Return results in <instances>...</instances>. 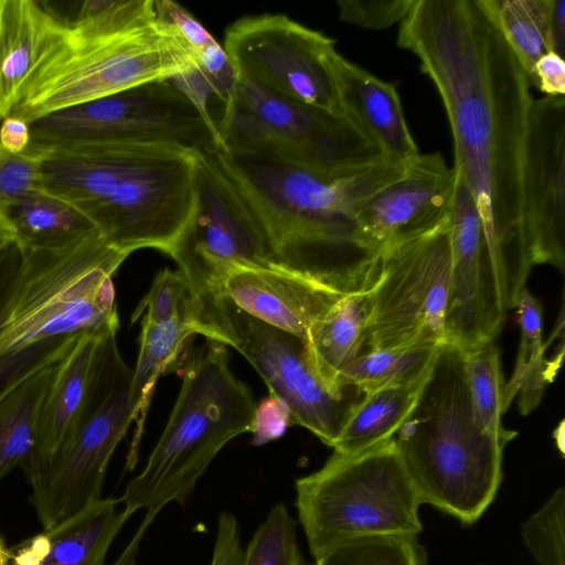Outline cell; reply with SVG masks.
<instances>
[{
	"mask_svg": "<svg viewBox=\"0 0 565 565\" xmlns=\"http://www.w3.org/2000/svg\"><path fill=\"white\" fill-rule=\"evenodd\" d=\"M255 408L252 392L230 369L226 345L207 340L186 362L167 425L120 498L124 510L132 515L183 504L220 450L250 433Z\"/></svg>",
	"mask_w": 565,
	"mask_h": 565,
	"instance_id": "8992f818",
	"label": "cell"
},
{
	"mask_svg": "<svg viewBox=\"0 0 565 565\" xmlns=\"http://www.w3.org/2000/svg\"><path fill=\"white\" fill-rule=\"evenodd\" d=\"M333 72L343 114L383 156L409 161L419 154L395 87L349 62L339 53Z\"/></svg>",
	"mask_w": 565,
	"mask_h": 565,
	"instance_id": "44dd1931",
	"label": "cell"
},
{
	"mask_svg": "<svg viewBox=\"0 0 565 565\" xmlns=\"http://www.w3.org/2000/svg\"><path fill=\"white\" fill-rule=\"evenodd\" d=\"M117 344L96 402L74 437L31 481L30 501L44 531L102 498L110 458L132 423V371Z\"/></svg>",
	"mask_w": 565,
	"mask_h": 565,
	"instance_id": "4fadbf2b",
	"label": "cell"
},
{
	"mask_svg": "<svg viewBox=\"0 0 565 565\" xmlns=\"http://www.w3.org/2000/svg\"><path fill=\"white\" fill-rule=\"evenodd\" d=\"M367 316L366 292L343 296L307 332L305 341L311 367L335 396H344L352 388L342 390L339 377L363 352Z\"/></svg>",
	"mask_w": 565,
	"mask_h": 565,
	"instance_id": "cb8c5ba5",
	"label": "cell"
},
{
	"mask_svg": "<svg viewBox=\"0 0 565 565\" xmlns=\"http://www.w3.org/2000/svg\"><path fill=\"white\" fill-rule=\"evenodd\" d=\"M450 273L448 220L382 249L367 294L366 351L437 348L445 343Z\"/></svg>",
	"mask_w": 565,
	"mask_h": 565,
	"instance_id": "8fae6325",
	"label": "cell"
},
{
	"mask_svg": "<svg viewBox=\"0 0 565 565\" xmlns=\"http://www.w3.org/2000/svg\"><path fill=\"white\" fill-rule=\"evenodd\" d=\"M415 0H337L339 19L363 29L381 30L402 22Z\"/></svg>",
	"mask_w": 565,
	"mask_h": 565,
	"instance_id": "74e56055",
	"label": "cell"
},
{
	"mask_svg": "<svg viewBox=\"0 0 565 565\" xmlns=\"http://www.w3.org/2000/svg\"><path fill=\"white\" fill-rule=\"evenodd\" d=\"M243 552L237 519L231 512L224 511L218 515L210 565H241Z\"/></svg>",
	"mask_w": 565,
	"mask_h": 565,
	"instance_id": "ab89813d",
	"label": "cell"
},
{
	"mask_svg": "<svg viewBox=\"0 0 565 565\" xmlns=\"http://www.w3.org/2000/svg\"><path fill=\"white\" fill-rule=\"evenodd\" d=\"M440 347L364 351L341 373L339 385L342 390L351 386L365 394L414 383L429 373Z\"/></svg>",
	"mask_w": 565,
	"mask_h": 565,
	"instance_id": "4dcf8cb0",
	"label": "cell"
},
{
	"mask_svg": "<svg viewBox=\"0 0 565 565\" xmlns=\"http://www.w3.org/2000/svg\"><path fill=\"white\" fill-rule=\"evenodd\" d=\"M196 334L236 349L258 372L269 394L282 401L292 424L332 447L363 393L333 395L308 360L306 341L247 315L217 291L194 296Z\"/></svg>",
	"mask_w": 565,
	"mask_h": 565,
	"instance_id": "9c48e42d",
	"label": "cell"
},
{
	"mask_svg": "<svg viewBox=\"0 0 565 565\" xmlns=\"http://www.w3.org/2000/svg\"><path fill=\"white\" fill-rule=\"evenodd\" d=\"M8 369H9V366L4 362L1 361L0 362V374L4 373Z\"/></svg>",
	"mask_w": 565,
	"mask_h": 565,
	"instance_id": "c3c4849f",
	"label": "cell"
},
{
	"mask_svg": "<svg viewBox=\"0 0 565 565\" xmlns=\"http://www.w3.org/2000/svg\"><path fill=\"white\" fill-rule=\"evenodd\" d=\"M196 334L193 315L154 323L141 319L139 353L131 374L130 397L135 430L129 446L126 469L132 470L137 460L143 427L156 384L161 375L179 364L190 338Z\"/></svg>",
	"mask_w": 565,
	"mask_h": 565,
	"instance_id": "603a6c76",
	"label": "cell"
},
{
	"mask_svg": "<svg viewBox=\"0 0 565 565\" xmlns=\"http://www.w3.org/2000/svg\"><path fill=\"white\" fill-rule=\"evenodd\" d=\"M565 490L559 487L521 527L527 550L539 565H565Z\"/></svg>",
	"mask_w": 565,
	"mask_h": 565,
	"instance_id": "e575fe53",
	"label": "cell"
},
{
	"mask_svg": "<svg viewBox=\"0 0 565 565\" xmlns=\"http://www.w3.org/2000/svg\"><path fill=\"white\" fill-rule=\"evenodd\" d=\"M216 127L221 151L322 173L385 157L345 115L285 99L241 74Z\"/></svg>",
	"mask_w": 565,
	"mask_h": 565,
	"instance_id": "ba28073f",
	"label": "cell"
},
{
	"mask_svg": "<svg viewBox=\"0 0 565 565\" xmlns=\"http://www.w3.org/2000/svg\"><path fill=\"white\" fill-rule=\"evenodd\" d=\"M455 182V168L439 152L419 153L362 204L359 227L382 249L431 232L448 220Z\"/></svg>",
	"mask_w": 565,
	"mask_h": 565,
	"instance_id": "e0dca14e",
	"label": "cell"
},
{
	"mask_svg": "<svg viewBox=\"0 0 565 565\" xmlns=\"http://www.w3.org/2000/svg\"><path fill=\"white\" fill-rule=\"evenodd\" d=\"M236 74L302 105L344 115L333 72L335 41L281 13L243 17L225 31Z\"/></svg>",
	"mask_w": 565,
	"mask_h": 565,
	"instance_id": "7c38bea8",
	"label": "cell"
},
{
	"mask_svg": "<svg viewBox=\"0 0 565 565\" xmlns=\"http://www.w3.org/2000/svg\"><path fill=\"white\" fill-rule=\"evenodd\" d=\"M294 425L288 406L269 394L256 404L250 433L253 444L262 446L280 438L286 429Z\"/></svg>",
	"mask_w": 565,
	"mask_h": 565,
	"instance_id": "f35d334b",
	"label": "cell"
},
{
	"mask_svg": "<svg viewBox=\"0 0 565 565\" xmlns=\"http://www.w3.org/2000/svg\"><path fill=\"white\" fill-rule=\"evenodd\" d=\"M428 374L407 385L363 394L333 443V451L356 455L392 440L415 406Z\"/></svg>",
	"mask_w": 565,
	"mask_h": 565,
	"instance_id": "484cf974",
	"label": "cell"
},
{
	"mask_svg": "<svg viewBox=\"0 0 565 565\" xmlns=\"http://www.w3.org/2000/svg\"><path fill=\"white\" fill-rule=\"evenodd\" d=\"M212 291L264 323L302 339L344 296L282 267H234Z\"/></svg>",
	"mask_w": 565,
	"mask_h": 565,
	"instance_id": "d6986e66",
	"label": "cell"
},
{
	"mask_svg": "<svg viewBox=\"0 0 565 565\" xmlns=\"http://www.w3.org/2000/svg\"><path fill=\"white\" fill-rule=\"evenodd\" d=\"M159 23L177 40L222 104L230 95L236 71L224 46L184 7L171 0H154Z\"/></svg>",
	"mask_w": 565,
	"mask_h": 565,
	"instance_id": "f1b7e54d",
	"label": "cell"
},
{
	"mask_svg": "<svg viewBox=\"0 0 565 565\" xmlns=\"http://www.w3.org/2000/svg\"><path fill=\"white\" fill-rule=\"evenodd\" d=\"M73 337L46 347L1 386L0 480L17 467L26 469L44 399Z\"/></svg>",
	"mask_w": 565,
	"mask_h": 565,
	"instance_id": "ffe728a7",
	"label": "cell"
},
{
	"mask_svg": "<svg viewBox=\"0 0 565 565\" xmlns=\"http://www.w3.org/2000/svg\"><path fill=\"white\" fill-rule=\"evenodd\" d=\"M120 499L100 498L43 531L49 552L41 565H105L106 554L131 516Z\"/></svg>",
	"mask_w": 565,
	"mask_h": 565,
	"instance_id": "d4e9b609",
	"label": "cell"
},
{
	"mask_svg": "<svg viewBox=\"0 0 565 565\" xmlns=\"http://www.w3.org/2000/svg\"><path fill=\"white\" fill-rule=\"evenodd\" d=\"M397 45L440 96L454 168L479 211L502 307L513 309L533 266L522 192L529 77L478 0H415Z\"/></svg>",
	"mask_w": 565,
	"mask_h": 565,
	"instance_id": "6da1fadb",
	"label": "cell"
},
{
	"mask_svg": "<svg viewBox=\"0 0 565 565\" xmlns=\"http://www.w3.org/2000/svg\"><path fill=\"white\" fill-rule=\"evenodd\" d=\"M465 369L471 405L478 425L483 431L508 445L516 431L503 427L501 417L504 379L501 366V351L490 341L466 351Z\"/></svg>",
	"mask_w": 565,
	"mask_h": 565,
	"instance_id": "1f68e13d",
	"label": "cell"
},
{
	"mask_svg": "<svg viewBox=\"0 0 565 565\" xmlns=\"http://www.w3.org/2000/svg\"><path fill=\"white\" fill-rule=\"evenodd\" d=\"M521 329V342L515 367L505 383L502 398L503 413L519 395V411L531 413L541 402L544 390L556 375L563 356L545 359L542 337V306L525 287L519 295L516 306Z\"/></svg>",
	"mask_w": 565,
	"mask_h": 565,
	"instance_id": "4316f807",
	"label": "cell"
},
{
	"mask_svg": "<svg viewBox=\"0 0 565 565\" xmlns=\"http://www.w3.org/2000/svg\"><path fill=\"white\" fill-rule=\"evenodd\" d=\"M2 213L15 232L18 247H50L97 231L77 207L42 190L7 205Z\"/></svg>",
	"mask_w": 565,
	"mask_h": 565,
	"instance_id": "83f0119b",
	"label": "cell"
},
{
	"mask_svg": "<svg viewBox=\"0 0 565 565\" xmlns=\"http://www.w3.org/2000/svg\"><path fill=\"white\" fill-rule=\"evenodd\" d=\"M49 552V541L41 533L31 539L12 556L11 565H41Z\"/></svg>",
	"mask_w": 565,
	"mask_h": 565,
	"instance_id": "ee69618b",
	"label": "cell"
},
{
	"mask_svg": "<svg viewBox=\"0 0 565 565\" xmlns=\"http://www.w3.org/2000/svg\"><path fill=\"white\" fill-rule=\"evenodd\" d=\"M43 157L25 150L13 154L0 146V212L10 203L41 189Z\"/></svg>",
	"mask_w": 565,
	"mask_h": 565,
	"instance_id": "8d00e7d4",
	"label": "cell"
},
{
	"mask_svg": "<svg viewBox=\"0 0 565 565\" xmlns=\"http://www.w3.org/2000/svg\"><path fill=\"white\" fill-rule=\"evenodd\" d=\"M194 296L184 275L178 269L159 271L149 291L137 305L131 323L141 319L161 323L184 315H193Z\"/></svg>",
	"mask_w": 565,
	"mask_h": 565,
	"instance_id": "d590c367",
	"label": "cell"
},
{
	"mask_svg": "<svg viewBox=\"0 0 565 565\" xmlns=\"http://www.w3.org/2000/svg\"><path fill=\"white\" fill-rule=\"evenodd\" d=\"M44 1L0 0V124L19 103L23 85L58 31Z\"/></svg>",
	"mask_w": 565,
	"mask_h": 565,
	"instance_id": "7402d4cb",
	"label": "cell"
},
{
	"mask_svg": "<svg viewBox=\"0 0 565 565\" xmlns=\"http://www.w3.org/2000/svg\"><path fill=\"white\" fill-rule=\"evenodd\" d=\"M26 150L113 142L174 143L221 149L215 119L172 79L151 81L43 116L30 124Z\"/></svg>",
	"mask_w": 565,
	"mask_h": 565,
	"instance_id": "30bf717a",
	"label": "cell"
},
{
	"mask_svg": "<svg viewBox=\"0 0 565 565\" xmlns=\"http://www.w3.org/2000/svg\"><path fill=\"white\" fill-rule=\"evenodd\" d=\"M119 328L73 337L47 391L36 439L24 470L29 481L39 475L74 437L90 413Z\"/></svg>",
	"mask_w": 565,
	"mask_h": 565,
	"instance_id": "ac0fdd59",
	"label": "cell"
},
{
	"mask_svg": "<svg viewBox=\"0 0 565 565\" xmlns=\"http://www.w3.org/2000/svg\"><path fill=\"white\" fill-rule=\"evenodd\" d=\"M316 565H426L416 534L358 536L335 544L315 558Z\"/></svg>",
	"mask_w": 565,
	"mask_h": 565,
	"instance_id": "d6a6232c",
	"label": "cell"
},
{
	"mask_svg": "<svg viewBox=\"0 0 565 565\" xmlns=\"http://www.w3.org/2000/svg\"><path fill=\"white\" fill-rule=\"evenodd\" d=\"M13 553L7 547L3 539L0 535V565H9V561L12 558Z\"/></svg>",
	"mask_w": 565,
	"mask_h": 565,
	"instance_id": "7dc6e473",
	"label": "cell"
},
{
	"mask_svg": "<svg viewBox=\"0 0 565 565\" xmlns=\"http://www.w3.org/2000/svg\"><path fill=\"white\" fill-rule=\"evenodd\" d=\"M259 223L276 263L341 295L374 285L382 248L356 214L375 192L403 175L408 161L383 157L332 173L211 152Z\"/></svg>",
	"mask_w": 565,
	"mask_h": 565,
	"instance_id": "7a4b0ae2",
	"label": "cell"
},
{
	"mask_svg": "<svg viewBox=\"0 0 565 565\" xmlns=\"http://www.w3.org/2000/svg\"><path fill=\"white\" fill-rule=\"evenodd\" d=\"M500 31L529 81L535 63L552 52L550 13L552 0H478Z\"/></svg>",
	"mask_w": 565,
	"mask_h": 565,
	"instance_id": "f546056e",
	"label": "cell"
},
{
	"mask_svg": "<svg viewBox=\"0 0 565 565\" xmlns=\"http://www.w3.org/2000/svg\"><path fill=\"white\" fill-rule=\"evenodd\" d=\"M523 216L533 265L565 267V100L531 103L523 167Z\"/></svg>",
	"mask_w": 565,
	"mask_h": 565,
	"instance_id": "2e32d148",
	"label": "cell"
},
{
	"mask_svg": "<svg viewBox=\"0 0 565 565\" xmlns=\"http://www.w3.org/2000/svg\"><path fill=\"white\" fill-rule=\"evenodd\" d=\"M531 83L547 96H564V58L554 52L543 55L534 65Z\"/></svg>",
	"mask_w": 565,
	"mask_h": 565,
	"instance_id": "60d3db41",
	"label": "cell"
},
{
	"mask_svg": "<svg viewBox=\"0 0 565 565\" xmlns=\"http://www.w3.org/2000/svg\"><path fill=\"white\" fill-rule=\"evenodd\" d=\"M241 565H306L296 520L282 503L275 504L243 552Z\"/></svg>",
	"mask_w": 565,
	"mask_h": 565,
	"instance_id": "836d02e7",
	"label": "cell"
},
{
	"mask_svg": "<svg viewBox=\"0 0 565 565\" xmlns=\"http://www.w3.org/2000/svg\"><path fill=\"white\" fill-rule=\"evenodd\" d=\"M160 511L157 510H148L143 520L141 521L138 530L131 537L130 542L124 548L119 557L111 565H137V555L139 551L140 543L149 529L152 521H154L156 516Z\"/></svg>",
	"mask_w": 565,
	"mask_h": 565,
	"instance_id": "f6af8a7d",
	"label": "cell"
},
{
	"mask_svg": "<svg viewBox=\"0 0 565 565\" xmlns=\"http://www.w3.org/2000/svg\"><path fill=\"white\" fill-rule=\"evenodd\" d=\"M298 519L313 558L343 541L418 534L423 503L394 439L356 455L334 452L295 482Z\"/></svg>",
	"mask_w": 565,
	"mask_h": 565,
	"instance_id": "52a82bcc",
	"label": "cell"
},
{
	"mask_svg": "<svg viewBox=\"0 0 565 565\" xmlns=\"http://www.w3.org/2000/svg\"><path fill=\"white\" fill-rule=\"evenodd\" d=\"M31 140L30 124L10 115L0 124V146L10 153H23Z\"/></svg>",
	"mask_w": 565,
	"mask_h": 565,
	"instance_id": "b9f144b4",
	"label": "cell"
},
{
	"mask_svg": "<svg viewBox=\"0 0 565 565\" xmlns=\"http://www.w3.org/2000/svg\"><path fill=\"white\" fill-rule=\"evenodd\" d=\"M394 441L423 503L471 524L492 503L507 446L478 425L463 351L444 343Z\"/></svg>",
	"mask_w": 565,
	"mask_h": 565,
	"instance_id": "277c9868",
	"label": "cell"
},
{
	"mask_svg": "<svg viewBox=\"0 0 565 565\" xmlns=\"http://www.w3.org/2000/svg\"><path fill=\"white\" fill-rule=\"evenodd\" d=\"M450 273L445 343L463 352L494 341L504 323L482 222L475 200L456 171L449 215Z\"/></svg>",
	"mask_w": 565,
	"mask_h": 565,
	"instance_id": "9a60e30c",
	"label": "cell"
},
{
	"mask_svg": "<svg viewBox=\"0 0 565 565\" xmlns=\"http://www.w3.org/2000/svg\"><path fill=\"white\" fill-rule=\"evenodd\" d=\"M14 247L0 296V361L26 364L61 339L119 328L113 276L129 254L98 231L50 247Z\"/></svg>",
	"mask_w": 565,
	"mask_h": 565,
	"instance_id": "5b68a950",
	"label": "cell"
},
{
	"mask_svg": "<svg viewBox=\"0 0 565 565\" xmlns=\"http://www.w3.org/2000/svg\"><path fill=\"white\" fill-rule=\"evenodd\" d=\"M552 52L564 58L565 52V0H552L550 13Z\"/></svg>",
	"mask_w": 565,
	"mask_h": 565,
	"instance_id": "7bdbcfd3",
	"label": "cell"
},
{
	"mask_svg": "<svg viewBox=\"0 0 565 565\" xmlns=\"http://www.w3.org/2000/svg\"><path fill=\"white\" fill-rule=\"evenodd\" d=\"M14 243L15 232L7 217L0 213V256L12 247Z\"/></svg>",
	"mask_w": 565,
	"mask_h": 565,
	"instance_id": "bcb514c9",
	"label": "cell"
},
{
	"mask_svg": "<svg viewBox=\"0 0 565 565\" xmlns=\"http://www.w3.org/2000/svg\"><path fill=\"white\" fill-rule=\"evenodd\" d=\"M193 296L218 288L234 267H280L256 217L212 153L201 152L194 213L169 254Z\"/></svg>",
	"mask_w": 565,
	"mask_h": 565,
	"instance_id": "5bb4252c",
	"label": "cell"
},
{
	"mask_svg": "<svg viewBox=\"0 0 565 565\" xmlns=\"http://www.w3.org/2000/svg\"><path fill=\"white\" fill-rule=\"evenodd\" d=\"M75 6L73 14L60 21L11 115L31 124L64 108L195 70L159 23L154 0H86Z\"/></svg>",
	"mask_w": 565,
	"mask_h": 565,
	"instance_id": "3957f363",
	"label": "cell"
}]
</instances>
